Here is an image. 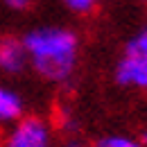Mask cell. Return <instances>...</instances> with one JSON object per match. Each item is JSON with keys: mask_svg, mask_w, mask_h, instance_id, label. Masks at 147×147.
<instances>
[{"mask_svg": "<svg viewBox=\"0 0 147 147\" xmlns=\"http://www.w3.org/2000/svg\"><path fill=\"white\" fill-rule=\"evenodd\" d=\"M30 63L41 77L50 82L70 79L77 66V36L66 27H36L23 36Z\"/></svg>", "mask_w": 147, "mask_h": 147, "instance_id": "obj_1", "label": "cell"}, {"mask_svg": "<svg viewBox=\"0 0 147 147\" xmlns=\"http://www.w3.org/2000/svg\"><path fill=\"white\" fill-rule=\"evenodd\" d=\"M115 82L120 86L147 91V27L127 41L125 55L115 66Z\"/></svg>", "mask_w": 147, "mask_h": 147, "instance_id": "obj_2", "label": "cell"}, {"mask_svg": "<svg viewBox=\"0 0 147 147\" xmlns=\"http://www.w3.org/2000/svg\"><path fill=\"white\" fill-rule=\"evenodd\" d=\"M5 147H50V129L38 118H23L11 127Z\"/></svg>", "mask_w": 147, "mask_h": 147, "instance_id": "obj_3", "label": "cell"}, {"mask_svg": "<svg viewBox=\"0 0 147 147\" xmlns=\"http://www.w3.org/2000/svg\"><path fill=\"white\" fill-rule=\"evenodd\" d=\"M25 63H30V55L23 38L5 36L0 41V68L9 75H16L25 68Z\"/></svg>", "mask_w": 147, "mask_h": 147, "instance_id": "obj_4", "label": "cell"}, {"mask_svg": "<svg viewBox=\"0 0 147 147\" xmlns=\"http://www.w3.org/2000/svg\"><path fill=\"white\" fill-rule=\"evenodd\" d=\"M0 120L2 122H18L23 120V100L16 91L2 88L0 91Z\"/></svg>", "mask_w": 147, "mask_h": 147, "instance_id": "obj_5", "label": "cell"}, {"mask_svg": "<svg viewBox=\"0 0 147 147\" xmlns=\"http://www.w3.org/2000/svg\"><path fill=\"white\" fill-rule=\"evenodd\" d=\"M95 147H140L136 140H131L127 136H107L102 138Z\"/></svg>", "mask_w": 147, "mask_h": 147, "instance_id": "obj_6", "label": "cell"}, {"mask_svg": "<svg viewBox=\"0 0 147 147\" xmlns=\"http://www.w3.org/2000/svg\"><path fill=\"white\" fill-rule=\"evenodd\" d=\"M70 11L75 14H88L95 9V5H97V0H61Z\"/></svg>", "mask_w": 147, "mask_h": 147, "instance_id": "obj_7", "label": "cell"}, {"mask_svg": "<svg viewBox=\"0 0 147 147\" xmlns=\"http://www.w3.org/2000/svg\"><path fill=\"white\" fill-rule=\"evenodd\" d=\"M5 5L9 9H14V11H23V9H27L32 5V0H5Z\"/></svg>", "mask_w": 147, "mask_h": 147, "instance_id": "obj_8", "label": "cell"}, {"mask_svg": "<svg viewBox=\"0 0 147 147\" xmlns=\"http://www.w3.org/2000/svg\"><path fill=\"white\" fill-rule=\"evenodd\" d=\"M66 147H82V145H79V143H68Z\"/></svg>", "mask_w": 147, "mask_h": 147, "instance_id": "obj_9", "label": "cell"}, {"mask_svg": "<svg viewBox=\"0 0 147 147\" xmlns=\"http://www.w3.org/2000/svg\"><path fill=\"white\" fill-rule=\"evenodd\" d=\"M143 140H145V143H147V131H145V134H143Z\"/></svg>", "mask_w": 147, "mask_h": 147, "instance_id": "obj_10", "label": "cell"}]
</instances>
